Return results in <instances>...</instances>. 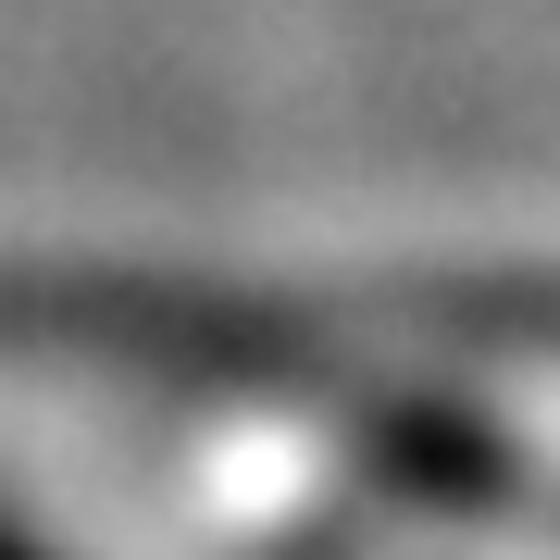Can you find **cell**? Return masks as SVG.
<instances>
[{
	"instance_id": "obj_1",
	"label": "cell",
	"mask_w": 560,
	"mask_h": 560,
	"mask_svg": "<svg viewBox=\"0 0 560 560\" xmlns=\"http://www.w3.org/2000/svg\"><path fill=\"white\" fill-rule=\"evenodd\" d=\"M0 560H50V548H25V536H13V523H0Z\"/></svg>"
}]
</instances>
